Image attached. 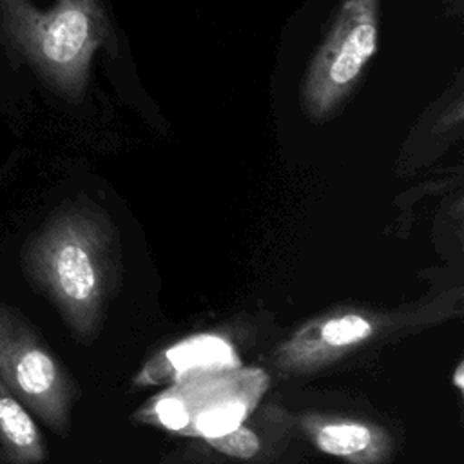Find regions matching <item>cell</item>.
Wrapping results in <instances>:
<instances>
[{"label":"cell","mask_w":464,"mask_h":464,"mask_svg":"<svg viewBox=\"0 0 464 464\" xmlns=\"http://www.w3.org/2000/svg\"><path fill=\"white\" fill-rule=\"evenodd\" d=\"M22 257L71 332L91 339L116 277V241L102 214L83 203L62 207L27 239Z\"/></svg>","instance_id":"1"},{"label":"cell","mask_w":464,"mask_h":464,"mask_svg":"<svg viewBox=\"0 0 464 464\" xmlns=\"http://www.w3.org/2000/svg\"><path fill=\"white\" fill-rule=\"evenodd\" d=\"M0 34L60 96L80 100L92 56L114 47L102 0H54L40 9L31 0H0Z\"/></svg>","instance_id":"2"},{"label":"cell","mask_w":464,"mask_h":464,"mask_svg":"<svg viewBox=\"0 0 464 464\" xmlns=\"http://www.w3.org/2000/svg\"><path fill=\"white\" fill-rule=\"evenodd\" d=\"M268 386L257 368H203L178 375L136 417L169 431L212 439L241 426Z\"/></svg>","instance_id":"3"},{"label":"cell","mask_w":464,"mask_h":464,"mask_svg":"<svg viewBox=\"0 0 464 464\" xmlns=\"http://www.w3.org/2000/svg\"><path fill=\"white\" fill-rule=\"evenodd\" d=\"M0 379L47 428L69 433L74 382L34 324L7 303H0Z\"/></svg>","instance_id":"4"},{"label":"cell","mask_w":464,"mask_h":464,"mask_svg":"<svg viewBox=\"0 0 464 464\" xmlns=\"http://www.w3.org/2000/svg\"><path fill=\"white\" fill-rule=\"evenodd\" d=\"M381 0H343L301 87L312 121L328 120L357 87L379 42Z\"/></svg>","instance_id":"5"},{"label":"cell","mask_w":464,"mask_h":464,"mask_svg":"<svg viewBox=\"0 0 464 464\" xmlns=\"http://www.w3.org/2000/svg\"><path fill=\"white\" fill-rule=\"evenodd\" d=\"M375 323L359 312L326 315L301 328L281 350L279 364L286 370L314 368L375 335Z\"/></svg>","instance_id":"6"},{"label":"cell","mask_w":464,"mask_h":464,"mask_svg":"<svg viewBox=\"0 0 464 464\" xmlns=\"http://www.w3.org/2000/svg\"><path fill=\"white\" fill-rule=\"evenodd\" d=\"M301 426L319 451L352 464H379L392 451L388 431L361 419L306 415Z\"/></svg>","instance_id":"7"},{"label":"cell","mask_w":464,"mask_h":464,"mask_svg":"<svg viewBox=\"0 0 464 464\" xmlns=\"http://www.w3.org/2000/svg\"><path fill=\"white\" fill-rule=\"evenodd\" d=\"M225 366H241L232 344L216 335H198L181 341L163 353L152 357L134 382L160 384L165 381H174L178 375L187 372Z\"/></svg>","instance_id":"8"},{"label":"cell","mask_w":464,"mask_h":464,"mask_svg":"<svg viewBox=\"0 0 464 464\" xmlns=\"http://www.w3.org/2000/svg\"><path fill=\"white\" fill-rule=\"evenodd\" d=\"M45 459V439L33 413L0 379V460L5 464H40Z\"/></svg>","instance_id":"9"},{"label":"cell","mask_w":464,"mask_h":464,"mask_svg":"<svg viewBox=\"0 0 464 464\" xmlns=\"http://www.w3.org/2000/svg\"><path fill=\"white\" fill-rule=\"evenodd\" d=\"M207 442L219 453L234 457V459H241V460L256 457L261 450V439L257 437L256 431H252L245 424L237 426L236 430H232L225 435L207 439Z\"/></svg>","instance_id":"10"},{"label":"cell","mask_w":464,"mask_h":464,"mask_svg":"<svg viewBox=\"0 0 464 464\" xmlns=\"http://www.w3.org/2000/svg\"><path fill=\"white\" fill-rule=\"evenodd\" d=\"M464 366H462V362H459L457 364V368H455V373H453V384H455V388L457 390H464Z\"/></svg>","instance_id":"11"}]
</instances>
